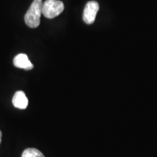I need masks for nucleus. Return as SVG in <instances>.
Returning a JSON list of instances; mask_svg holds the SVG:
<instances>
[{
  "label": "nucleus",
  "instance_id": "nucleus-1",
  "mask_svg": "<svg viewBox=\"0 0 157 157\" xmlns=\"http://www.w3.org/2000/svg\"><path fill=\"white\" fill-rule=\"evenodd\" d=\"M42 0H34L25 13V24L32 29L37 28L40 24L41 15L42 14Z\"/></svg>",
  "mask_w": 157,
  "mask_h": 157
},
{
  "label": "nucleus",
  "instance_id": "nucleus-2",
  "mask_svg": "<svg viewBox=\"0 0 157 157\" xmlns=\"http://www.w3.org/2000/svg\"><path fill=\"white\" fill-rule=\"evenodd\" d=\"M64 10V5L60 0H46L42 3V14L47 18H54Z\"/></svg>",
  "mask_w": 157,
  "mask_h": 157
},
{
  "label": "nucleus",
  "instance_id": "nucleus-3",
  "mask_svg": "<svg viewBox=\"0 0 157 157\" xmlns=\"http://www.w3.org/2000/svg\"><path fill=\"white\" fill-rule=\"evenodd\" d=\"M99 10V5L97 2L90 1L86 4L83 12V21L87 24L95 22L97 13Z\"/></svg>",
  "mask_w": 157,
  "mask_h": 157
},
{
  "label": "nucleus",
  "instance_id": "nucleus-4",
  "mask_svg": "<svg viewBox=\"0 0 157 157\" xmlns=\"http://www.w3.org/2000/svg\"><path fill=\"white\" fill-rule=\"evenodd\" d=\"M13 64L15 67L25 70H31L34 68V66L29 60L28 56L23 53L18 54L15 57L13 60Z\"/></svg>",
  "mask_w": 157,
  "mask_h": 157
},
{
  "label": "nucleus",
  "instance_id": "nucleus-5",
  "mask_svg": "<svg viewBox=\"0 0 157 157\" xmlns=\"http://www.w3.org/2000/svg\"><path fill=\"white\" fill-rule=\"evenodd\" d=\"M13 105L17 109H25L29 104L28 98L23 91H17L13 96Z\"/></svg>",
  "mask_w": 157,
  "mask_h": 157
},
{
  "label": "nucleus",
  "instance_id": "nucleus-6",
  "mask_svg": "<svg viewBox=\"0 0 157 157\" xmlns=\"http://www.w3.org/2000/svg\"><path fill=\"white\" fill-rule=\"evenodd\" d=\"M21 157H45L38 149L34 148H29L23 151Z\"/></svg>",
  "mask_w": 157,
  "mask_h": 157
},
{
  "label": "nucleus",
  "instance_id": "nucleus-7",
  "mask_svg": "<svg viewBox=\"0 0 157 157\" xmlns=\"http://www.w3.org/2000/svg\"><path fill=\"white\" fill-rule=\"evenodd\" d=\"M2 134L1 130H0V144H1V142H2Z\"/></svg>",
  "mask_w": 157,
  "mask_h": 157
}]
</instances>
